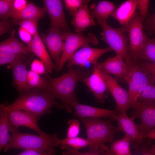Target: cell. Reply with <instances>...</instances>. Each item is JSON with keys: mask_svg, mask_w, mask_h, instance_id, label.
<instances>
[{"mask_svg": "<svg viewBox=\"0 0 155 155\" xmlns=\"http://www.w3.org/2000/svg\"><path fill=\"white\" fill-rule=\"evenodd\" d=\"M144 19L138 12H136L130 21L127 29L130 44L129 57L132 61L135 62L140 60L143 49L149 38L143 31Z\"/></svg>", "mask_w": 155, "mask_h": 155, "instance_id": "cell-8", "label": "cell"}, {"mask_svg": "<svg viewBox=\"0 0 155 155\" xmlns=\"http://www.w3.org/2000/svg\"><path fill=\"white\" fill-rule=\"evenodd\" d=\"M92 72L84 68H69L68 71L61 76L55 78L45 74L50 87V93L54 98L61 101L65 110L71 113L73 106L78 103L76 95V88L78 82Z\"/></svg>", "mask_w": 155, "mask_h": 155, "instance_id": "cell-1", "label": "cell"}, {"mask_svg": "<svg viewBox=\"0 0 155 155\" xmlns=\"http://www.w3.org/2000/svg\"><path fill=\"white\" fill-rule=\"evenodd\" d=\"M59 147L62 149L67 150L71 155H101V154L98 152L88 151L87 152H80L78 150H74L66 146L62 145Z\"/></svg>", "mask_w": 155, "mask_h": 155, "instance_id": "cell-43", "label": "cell"}, {"mask_svg": "<svg viewBox=\"0 0 155 155\" xmlns=\"http://www.w3.org/2000/svg\"><path fill=\"white\" fill-rule=\"evenodd\" d=\"M129 155H134L132 154ZM139 155H155V144L152 145L148 152Z\"/></svg>", "mask_w": 155, "mask_h": 155, "instance_id": "cell-45", "label": "cell"}, {"mask_svg": "<svg viewBox=\"0 0 155 155\" xmlns=\"http://www.w3.org/2000/svg\"><path fill=\"white\" fill-rule=\"evenodd\" d=\"M38 19H22L17 22L15 25H19L28 31L33 36L38 34Z\"/></svg>", "mask_w": 155, "mask_h": 155, "instance_id": "cell-32", "label": "cell"}, {"mask_svg": "<svg viewBox=\"0 0 155 155\" xmlns=\"http://www.w3.org/2000/svg\"><path fill=\"white\" fill-rule=\"evenodd\" d=\"M18 34L21 40L27 44L29 48L32 41L33 36L28 31L21 27L19 29Z\"/></svg>", "mask_w": 155, "mask_h": 155, "instance_id": "cell-42", "label": "cell"}, {"mask_svg": "<svg viewBox=\"0 0 155 155\" xmlns=\"http://www.w3.org/2000/svg\"><path fill=\"white\" fill-rule=\"evenodd\" d=\"M16 155H52L50 154H42L37 152L29 150H25L22 152Z\"/></svg>", "mask_w": 155, "mask_h": 155, "instance_id": "cell-44", "label": "cell"}, {"mask_svg": "<svg viewBox=\"0 0 155 155\" xmlns=\"http://www.w3.org/2000/svg\"><path fill=\"white\" fill-rule=\"evenodd\" d=\"M146 138L151 139H155V128L147 135Z\"/></svg>", "mask_w": 155, "mask_h": 155, "instance_id": "cell-48", "label": "cell"}, {"mask_svg": "<svg viewBox=\"0 0 155 155\" xmlns=\"http://www.w3.org/2000/svg\"><path fill=\"white\" fill-rule=\"evenodd\" d=\"M146 61L155 64V37L148 38L143 49L140 60Z\"/></svg>", "mask_w": 155, "mask_h": 155, "instance_id": "cell-31", "label": "cell"}, {"mask_svg": "<svg viewBox=\"0 0 155 155\" xmlns=\"http://www.w3.org/2000/svg\"><path fill=\"white\" fill-rule=\"evenodd\" d=\"M28 3L26 0H13L10 18L21 11Z\"/></svg>", "mask_w": 155, "mask_h": 155, "instance_id": "cell-40", "label": "cell"}, {"mask_svg": "<svg viewBox=\"0 0 155 155\" xmlns=\"http://www.w3.org/2000/svg\"><path fill=\"white\" fill-rule=\"evenodd\" d=\"M27 80L30 88H38L42 91L50 93V86L46 77L42 78L40 75L30 70L28 72Z\"/></svg>", "mask_w": 155, "mask_h": 155, "instance_id": "cell-29", "label": "cell"}, {"mask_svg": "<svg viewBox=\"0 0 155 155\" xmlns=\"http://www.w3.org/2000/svg\"><path fill=\"white\" fill-rule=\"evenodd\" d=\"M110 118L116 121L119 130L125 133L124 137L131 142L136 152L143 154L148 151L152 146L151 142H145L144 138L135 123L134 119L129 117L126 112L114 114Z\"/></svg>", "mask_w": 155, "mask_h": 155, "instance_id": "cell-5", "label": "cell"}, {"mask_svg": "<svg viewBox=\"0 0 155 155\" xmlns=\"http://www.w3.org/2000/svg\"><path fill=\"white\" fill-rule=\"evenodd\" d=\"M65 45L55 69L59 72L62 69L65 63L68 61L73 54L79 48L90 44L97 45L98 40L94 34L89 33L85 35L82 32L71 33L64 31Z\"/></svg>", "mask_w": 155, "mask_h": 155, "instance_id": "cell-6", "label": "cell"}, {"mask_svg": "<svg viewBox=\"0 0 155 155\" xmlns=\"http://www.w3.org/2000/svg\"><path fill=\"white\" fill-rule=\"evenodd\" d=\"M29 49L30 52L35 54L43 62L48 73H51L53 70L55 69L56 65L52 61L38 33L33 36Z\"/></svg>", "mask_w": 155, "mask_h": 155, "instance_id": "cell-21", "label": "cell"}, {"mask_svg": "<svg viewBox=\"0 0 155 155\" xmlns=\"http://www.w3.org/2000/svg\"><path fill=\"white\" fill-rule=\"evenodd\" d=\"M57 133L43 136L23 133L18 130L12 133L10 141L3 149L4 152L13 149L32 150L42 153L56 155L54 142Z\"/></svg>", "mask_w": 155, "mask_h": 155, "instance_id": "cell-4", "label": "cell"}, {"mask_svg": "<svg viewBox=\"0 0 155 155\" xmlns=\"http://www.w3.org/2000/svg\"><path fill=\"white\" fill-rule=\"evenodd\" d=\"M69 127L67 130V138H73L78 137L80 131L79 121L76 119H71L67 122Z\"/></svg>", "mask_w": 155, "mask_h": 155, "instance_id": "cell-35", "label": "cell"}, {"mask_svg": "<svg viewBox=\"0 0 155 155\" xmlns=\"http://www.w3.org/2000/svg\"><path fill=\"white\" fill-rule=\"evenodd\" d=\"M130 62L126 61L122 55L116 54L114 57L108 58L103 62H97L93 65L113 75L117 81L127 83L130 72Z\"/></svg>", "mask_w": 155, "mask_h": 155, "instance_id": "cell-12", "label": "cell"}, {"mask_svg": "<svg viewBox=\"0 0 155 155\" xmlns=\"http://www.w3.org/2000/svg\"><path fill=\"white\" fill-rule=\"evenodd\" d=\"M149 2L148 0H137V8L139 13L144 19L149 14L148 11Z\"/></svg>", "mask_w": 155, "mask_h": 155, "instance_id": "cell-41", "label": "cell"}, {"mask_svg": "<svg viewBox=\"0 0 155 155\" xmlns=\"http://www.w3.org/2000/svg\"><path fill=\"white\" fill-rule=\"evenodd\" d=\"M143 71L150 74L152 80L155 83V64L146 61H139L136 62Z\"/></svg>", "mask_w": 155, "mask_h": 155, "instance_id": "cell-37", "label": "cell"}, {"mask_svg": "<svg viewBox=\"0 0 155 155\" xmlns=\"http://www.w3.org/2000/svg\"><path fill=\"white\" fill-rule=\"evenodd\" d=\"M100 70L107 84L108 90L115 101L116 107L115 110L117 114L126 112L129 109L128 91L123 89L111 75L103 70Z\"/></svg>", "mask_w": 155, "mask_h": 155, "instance_id": "cell-16", "label": "cell"}, {"mask_svg": "<svg viewBox=\"0 0 155 155\" xmlns=\"http://www.w3.org/2000/svg\"><path fill=\"white\" fill-rule=\"evenodd\" d=\"M71 23L75 28V32L80 33L89 27L95 25L94 18L86 4L78 10L72 16Z\"/></svg>", "mask_w": 155, "mask_h": 155, "instance_id": "cell-22", "label": "cell"}, {"mask_svg": "<svg viewBox=\"0 0 155 155\" xmlns=\"http://www.w3.org/2000/svg\"><path fill=\"white\" fill-rule=\"evenodd\" d=\"M34 90L21 94L10 104H2L0 107L8 112L13 110L25 111L40 117L51 112V109L58 107L65 110L64 106L55 100L50 93Z\"/></svg>", "mask_w": 155, "mask_h": 155, "instance_id": "cell-2", "label": "cell"}, {"mask_svg": "<svg viewBox=\"0 0 155 155\" xmlns=\"http://www.w3.org/2000/svg\"><path fill=\"white\" fill-rule=\"evenodd\" d=\"M15 25L9 18L1 19L0 20V36L7 33H11L14 30L13 26Z\"/></svg>", "mask_w": 155, "mask_h": 155, "instance_id": "cell-38", "label": "cell"}, {"mask_svg": "<svg viewBox=\"0 0 155 155\" xmlns=\"http://www.w3.org/2000/svg\"><path fill=\"white\" fill-rule=\"evenodd\" d=\"M90 145V143L88 139L78 137L70 138L66 137L63 139L57 137L54 142V147L65 145L76 150L84 148H88Z\"/></svg>", "mask_w": 155, "mask_h": 155, "instance_id": "cell-28", "label": "cell"}, {"mask_svg": "<svg viewBox=\"0 0 155 155\" xmlns=\"http://www.w3.org/2000/svg\"><path fill=\"white\" fill-rule=\"evenodd\" d=\"M138 99L149 100L155 102V83L152 80L148 83Z\"/></svg>", "mask_w": 155, "mask_h": 155, "instance_id": "cell-34", "label": "cell"}, {"mask_svg": "<svg viewBox=\"0 0 155 155\" xmlns=\"http://www.w3.org/2000/svg\"><path fill=\"white\" fill-rule=\"evenodd\" d=\"M146 24L149 30L152 33L155 34V21Z\"/></svg>", "mask_w": 155, "mask_h": 155, "instance_id": "cell-46", "label": "cell"}, {"mask_svg": "<svg viewBox=\"0 0 155 155\" xmlns=\"http://www.w3.org/2000/svg\"><path fill=\"white\" fill-rule=\"evenodd\" d=\"M92 16L96 19L98 22H107V20L115 10V6L112 2L107 1H100L97 5L90 7Z\"/></svg>", "mask_w": 155, "mask_h": 155, "instance_id": "cell-24", "label": "cell"}, {"mask_svg": "<svg viewBox=\"0 0 155 155\" xmlns=\"http://www.w3.org/2000/svg\"><path fill=\"white\" fill-rule=\"evenodd\" d=\"M15 30H14L9 37L0 43V52L15 53H24L30 52L29 49L20 42L15 36Z\"/></svg>", "mask_w": 155, "mask_h": 155, "instance_id": "cell-25", "label": "cell"}, {"mask_svg": "<svg viewBox=\"0 0 155 155\" xmlns=\"http://www.w3.org/2000/svg\"><path fill=\"white\" fill-rule=\"evenodd\" d=\"M62 155H71L70 153H69V152L68 151H67L65 152H63L62 153Z\"/></svg>", "mask_w": 155, "mask_h": 155, "instance_id": "cell-49", "label": "cell"}, {"mask_svg": "<svg viewBox=\"0 0 155 155\" xmlns=\"http://www.w3.org/2000/svg\"><path fill=\"white\" fill-rule=\"evenodd\" d=\"M137 2V0L125 1L115 9L112 14L127 31L130 21L136 13Z\"/></svg>", "mask_w": 155, "mask_h": 155, "instance_id": "cell-19", "label": "cell"}, {"mask_svg": "<svg viewBox=\"0 0 155 155\" xmlns=\"http://www.w3.org/2000/svg\"><path fill=\"white\" fill-rule=\"evenodd\" d=\"M100 26L102 31L100 34L101 39L106 42L114 51L116 54L120 55L127 62L131 60L129 54L128 39L125 34V29L115 28L109 25L107 22H98Z\"/></svg>", "mask_w": 155, "mask_h": 155, "instance_id": "cell-7", "label": "cell"}, {"mask_svg": "<svg viewBox=\"0 0 155 155\" xmlns=\"http://www.w3.org/2000/svg\"><path fill=\"white\" fill-rule=\"evenodd\" d=\"M89 2L86 0H64L65 8L68 10L70 15L73 16L78 10Z\"/></svg>", "mask_w": 155, "mask_h": 155, "instance_id": "cell-33", "label": "cell"}, {"mask_svg": "<svg viewBox=\"0 0 155 155\" xmlns=\"http://www.w3.org/2000/svg\"><path fill=\"white\" fill-rule=\"evenodd\" d=\"M92 67L93 71L91 74L84 78L81 81L92 91L96 102L103 103L108 97V86L100 69L94 65Z\"/></svg>", "mask_w": 155, "mask_h": 155, "instance_id": "cell-15", "label": "cell"}, {"mask_svg": "<svg viewBox=\"0 0 155 155\" xmlns=\"http://www.w3.org/2000/svg\"><path fill=\"white\" fill-rule=\"evenodd\" d=\"M29 52L24 53H15L0 52V64L3 65L19 61L29 62L32 56Z\"/></svg>", "mask_w": 155, "mask_h": 155, "instance_id": "cell-30", "label": "cell"}, {"mask_svg": "<svg viewBox=\"0 0 155 155\" xmlns=\"http://www.w3.org/2000/svg\"><path fill=\"white\" fill-rule=\"evenodd\" d=\"M8 113L0 107V151L11 140Z\"/></svg>", "mask_w": 155, "mask_h": 155, "instance_id": "cell-27", "label": "cell"}, {"mask_svg": "<svg viewBox=\"0 0 155 155\" xmlns=\"http://www.w3.org/2000/svg\"><path fill=\"white\" fill-rule=\"evenodd\" d=\"M130 72L127 83L129 86V109L137 102L142 92L152 80L148 73L143 71L136 63L130 62Z\"/></svg>", "mask_w": 155, "mask_h": 155, "instance_id": "cell-10", "label": "cell"}, {"mask_svg": "<svg viewBox=\"0 0 155 155\" xmlns=\"http://www.w3.org/2000/svg\"><path fill=\"white\" fill-rule=\"evenodd\" d=\"M131 142L124 137L115 140L111 144L109 150L105 155H129L132 154Z\"/></svg>", "mask_w": 155, "mask_h": 155, "instance_id": "cell-26", "label": "cell"}, {"mask_svg": "<svg viewBox=\"0 0 155 155\" xmlns=\"http://www.w3.org/2000/svg\"><path fill=\"white\" fill-rule=\"evenodd\" d=\"M27 63L22 61L16 62L9 64L8 66L12 71L14 85L19 91L24 93L31 90L27 80Z\"/></svg>", "mask_w": 155, "mask_h": 155, "instance_id": "cell-20", "label": "cell"}, {"mask_svg": "<svg viewBox=\"0 0 155 155\" xmlns=\"http://www.w3.org/2000/svg\"><path fill=\"white\" fill-rule=\"evenodd\" d=\"M13 0H0V17L1 19L10 18Z\"/></svg>", "mask_w": 155, "mask_h": 155, "instance_id": "cell-36", "label": "cell"}, {"mask_svg": "<svg viewBox=\"0 0 155 155\" xmlns=\"http://www.w3.org/2000/svg\"><path fill=\"white\" fill-rule=\"evenodd\" d=\"M79 119L84 125L87 139L90 143L88 151L98 152L103 155L109 149L104 144L112 142L115 135L120 131L118 127L112 123L113 121L110 118L106 120L100 118Z\"/></svg>", "mask_w": 155, "mask_h": 155, "instance_id": "cell-3", "label": "cell"}, {"mask_svg": "<svg viewBox=\"0 0 155 155\" xmlns=\"http://www.w3.org/2000/svg\"><path fill=\"white\" fill-rule=\"evenodd\" d=\"M43 1L50 20V27L70 32L64 13L63 1L44 0Z\"/></svg>", "mask_w": 155, "mask_h": 155, "instance_id": "cell-17", "label": "cell"}, {"mask_svg": "<svg viewBox=\"0 0 155 155\" xmlns=\"http://www.w3.org/2000/svg\"><path fill=\"white\" fill-rule=\"evenodd\" d=\"M8 113L9 131L13 133L20 126L26 127L35 131L39 135H44L46 133L42 131L37 123L40 117L30 112L15 109Z\"/></svg>", "mask_w": 155, "mask_h": 155, "instance_id": "cell-11", "label": "cell"}, {"mask_svg": "<svg viewBox=\"0 0 155 155\" xmlns=\"http://www.w3.org/2000/svg\"><path fill=\"white\" fill-rule=\"evenodd\" d=\"M40 36L47 46L50 56L57 65L64 49V30L58 28L50 27L47 33H41Z\"/></svg>", "mask_w": 155, "mask_h": 155, "instance_id": "cell-14", "label": "cell"}, {"mask_svg": "<svg viewBox=\"0 0 155 155\" xmlns=\"http://www.w3.org/2000/svg\"><path fill=\"white\" fill-rule=\"evenodd\" d=\"M30 70L39 75L46 74L47 72L46 67L40 60L34 59L30 65Z\"/></svg>", "mask_w": 155, "mask_h": 155, "instance_id": "cell-39", "label": "cell"}, {"mask_svg": "<svg viewBox=\"0 0 155 155\" xmlns=\"http://www.w3.org/2000/svg\"><path fill=\"white\" fill-rule=\"evenodd\" d=\"M72 108L74 110V115L79 118H109L114 114H117L115 110L100 108L78 102L75 104Z\"/></svg>", "mask_w": 155, "mask_h": 155, "instance_id": "cell-18", "label": "cell"}, {"mask_svg": "<svg viewBox=\"0 0 155 155\" xmlns=\"http://www.w3.org/2000/svg\"><path fill=\"white\" fill-rule=\"evenodd\" d=\"M113 51L109 47L104 48H97L87 45L77 50L68 61L67 67L69 68L74 65L81 67L86 65L91 64L92 66L97 62L98 59L104 54Z\"/></svg>", "mask_w": 155, "mask_h": 155, "instance_id": "cell-13", "label": "cell"}, {"mask_svg": "<svg viewBox=\"0 0 155 155\" xmlns=\"http://www.w3.org/2000/svg\"><path fill=\"white\" fill-rule=\"evenodd\" d=\"M132 108L131 117L140 119V123L136 124L144 138H146L155 128V102L138 99Z\"/></svg>", "mask_w": 155, "mask_h": 155, "instance_id": "cell-9", "label": "cell"}, {"mask_svg": "<svg viewBox=\"0 0 155 155\" xmlns=\"http://www.w3.org/2000/svg\"><path fill=\"white\" fill-rule=\"evenodd\" d=\"M147 17L146 20V24L150 23L155 21V12L152 14L150 15L149 13L147 16Z\"/></svg>", "mask_w": 155, "mask_h": 155, "instance_id": "cell-47", "label": "cell"}, {"mask_svg": "<svg viewBox=\"0 0 155 155\" xmlns=\"http://www.w3.org/2000/svg\"><path fill=\"white\" fill-rule=\"evenodd\" d=\"M46 12L44 7H39L32 2L29 1L21 11L11 18L15 25L17 22L22 19H40V18H44Z\"/></svg>", "mask_w": 155, "mask_h": 155, "instance_id": "cell-23", "label": "cell"}]
</instances>
